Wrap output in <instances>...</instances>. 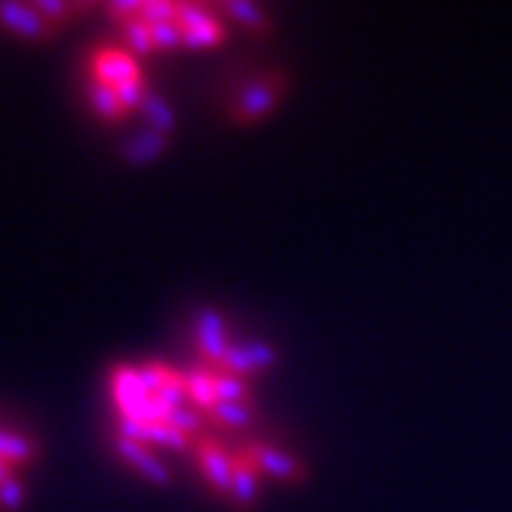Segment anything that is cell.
I'll list each match as a JSON object with an SVG mask.
<instances>
[{"label": "cell", "instance_id": "obj_1", "mask_svg": "<svg viewBox=\"0 0 512 512\" xmlns=\"http://www.w3.org/2000/svg\"><path fill=\"white\" fill-rule=\"evenodd\" d=\"M118 458L147 481H168V458H186L204 426L191 408L181 361L123 358L105 374Z\"/></svg>", "mask_w": 512, "mask_h": 512}, {"label": "cell", "instance_id": "obj_5", "mask_svg": "<svg viewBox=\"0 0 512 512\" xmlns=\"http://www.w3.org/2000/svg\"><path fill=\"white\" fill-rule=\"evenodd\" d=\"M147 63L149 58L115 34L92 45L81 63V95L89 113L105 126L121 128L152 110H165L157 102Z\"/></svg>", "mask_w": 512, "mask_h": 512}, {"label": "cell", "instance_id": "obj_2", "mask_svg": "<svg viewBox=\"0 0 512 512\" xmlns=\"http://www.w3.org/2000/svg\"><path fill=\"white\" fill-rule=\"evenodd\" d=\"M272 353L241 340L220 314H202L181 361L191 408L204 432H251L259 416V384L270 374Z\"/></svg>", "mask_w": 512, "mask_h": 512}, {"label": "cell", "instance_id": "obj_4", "mask_svg": "<svg viewBox=\"0 0 512 512\" xmlns=\"http://www.w3.org/2000/svg\"><path fill=\"white\" fill-rule=\"evenodd\" d=\"M102 14L115 37L144 58L215 50L236 29L230 3L212 0H123L105 6Z\"/></svg>", "mask_w": 512, "mask_h": 512}, {"label": "cell", "instance_id": "obj_3", "mask_svg": "<svg viewBox=\"0 0 512 512\" xmlns=\"http://www.w3.org/2000/svg\"><path fill=\"white\" fill-rule=\"evenodd\" d=\"M186 460L209 497L238 510H249L270 489L301 484L309 476L304 458L293 447L254 429L202 434Z\"/></svg>", "mask_w": 512, "mask_h": 512}, {"label": "cell", "instance_id": "obj_7", "mask_svg": "<svg viewBox=\"0 0 512 512\" xmlns=\"http://www.w3.org/2000/svg\"><path fill=\"white\" fill-rule=\"evenodd\" d=\"M89 3H0V27L19 40L45 42L53 40L68 24H74Z\"/></svg>", "mask_w": 512, "mask_h": 512}, {"label": "cell", "instance_id": "obj_6", "mask_svg": "<svg viewBox=\"0 0 512 512\" xmlns=\"http://www.w3.org/2000/svg\"><path fill=\"white\" fill-rule=\"evenodd\" d=\"M290 92V76L283 68H262L238 81L228 97V121L233 126H259L275 113Z\"/></svg>", "mask_w": 512, "mask_h": 512}]
</instances>
